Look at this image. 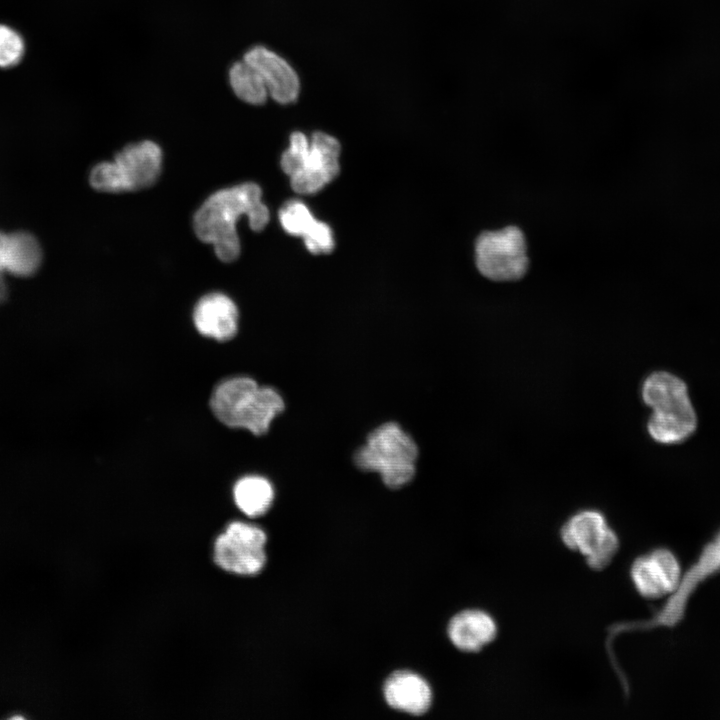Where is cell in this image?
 I'll use <instances>...</instances> for the list:
<instances>
[{
    "instance_id": "cell-1",
    "label": "cell",
    "mask_w": 720,
    "mask_h": 720,
    "mask_svg": "<svg viewBox=\"0 0 720 720\" xmlns=\"http://www.w3.org/2000/svg\"><path fill=\"white\" fill-rule=\"evenodd\" d=\"M261 189L255 183H243L212 194L198 209L193 226L197 237L214 246L217 257L232 262L240 254L236 223L242 215L250 227L261 231L269 221V210L262 203Z\"/></svg>"
},
{
    "instance_id": "cell-2",
    "label": "cell",
    "mask_w": 720,
    "mask_h": 720,
    "mask_svg": "<svg viewBox=\"0 0 720 720\" xmlns=\"http://www.w3.org/2000/svg\"><path fill=\"white\" fill-rule=\"evenodd\" d=\"M210 407L224 425L263 435L285 405L280 394L272 387H261L250 377L237 376L215 387Z\"/></svg>"
},
{
    "instance_id": "cell-3",
    "label": "cell",
    "mask_w": 720,
    "mask_h": 720,
    "mask_svg": "<svg viewBox=\"0 0 720 720\" xmlns=\"http://www.w3.org/2000/svg\"><path fill=\"white\" fill-rule=\"evenodd\" d=\"M642 398L653 411L647 428L655 441L680 443L695 431L696 413L679 377L665 371L650 374L643 382Z\"/></svg>"
},
{
    "instance_id": "cell-4",
    "label": "cell",
    "mask_w": 720,
    "mask_h": 720,
    "mask_svg": "<svg viewBox=\"0 0 720 720\" xmlns=\"http://www.w3.org/2000/svg\"><path fill=\"white\" fill-rule=\"evenodd\" d=\"M718 573H720V529L702 547L692 565L684 573L682 572L678 585L652 617L646 620L616 623L608 627L605 647L609 660L616 659L613 641L619 634L677 626L684 619L688 604L700 585Z\"/></svg>"
},
{
    "instance_id": "cell-5",
    "label": "cell",
    "mask_w": 720,
    "mask_h": 720,
    "mask_svg": "<svg viewBox=\"0 0 720 720\" xmlns=\"http://www.w3.org/2000/svg\"><path fill=\"white\" fill-rule=\"evenodd\" d=\"M417 445L398 424L389 422L373 430L356 452V465L377 472L390 488H400L415 475Z\"/></svg>"
},
{
    "instance_id": "cell-6",
    "label": "cell",
    "mask_w": 720,
    "mask_h": 720,
    "mask_svg": "<svg viewBox=\"0 0 720 720\" xmlns=\"http://www.w3.org/2000/svg\"><path fill=\"white\" fill-rule=\"evenodd\" d=\"M266 543L262 528L241 520L230 521L213 539L212 562L231 576H256L267 562Z\"/></svg>"
},
{
    "instance_id": "cell-7",
    "label": "cell",
    "mask_w": 720,
    "mask_h": 720,
    "mask_svg": "<svg viewBox=\"0 0 720 720\" xmlns=\"http://www.w3.org/2000/svg\"><path fill=\"white\" fill-rule=\"evenodd\" d=\"M475 263L480 274L488 280L521 279L529 265L523 232L516 226L482 232L475 242Z\"/></svg>"
},
{
    "instance_id": "cell-8",
    "label": "cell",
    "mask_w": 720,
    "mask_h": 720,
    "mask_svg": "<svg viewBox=\"0 0 720 720\" xmlns=\"http://www.w3.org/2000/svg\"><path fill=\"white\" fill-rule=\"evenodd\" d=\"M682 575L676 555L669 549L655 548L640 555L631 564L630 577L636 591L646 599L670 595Z\"/></svg>"
},
{
    "instance_id": "cell-9",
    "label": "cell",
    "mask_w": 720,
    "mask_h": 720,
    "mask_svg": "<svg viewBox=\"0 0 720 720\" xmlns=\"http://www.w3.org/2000/svg\"><path fill=\"white\" fill-rule=\"evenodd\" d=\"M340 144L332 136L316 132L303 167L290 176L291 186L300 194H313L331 182L339 172Z\"/></svg>"
},
{
    "instance_id": "cell-10",
    "label": "cell",
    "mask_w": 720,
    "mask_h": 720,
    "mask_svg": "<svg viewBox=\"0 0 720 720\" xmlns=\"http://www.w3.org/2000/svg\"><path fill=\"white\" fill-rule=\"evenodd\" d=\"M243 59L263 78L269 96L280 104H290L300 93V79L294 68L280 55L264 46L250 48Z\"/></svg>"
},
{
    "instance_id": "cell-11",
    "label": "cell",
    "mask_w": 720,
    "mask_h": 720,
    "mask_svg": "<svg viewBox=\"0 0 720 720\" xmlns=\"http://www.w3.org/2000/svg\"><path fill=\"white\" fill-rule=\"evenodd\" d=\"M123 181L125 191L147 188L154 184L161 170L162 152L152 141L130 144L113 161Z\"/></svg>"
},
{
    "instance_id": "cell-12",
    "label": "cell",
    "mask_w": 720,
    "mask_h": 720,
    "mask_svg": "<svg viewBox=\"0 0 720 720\" xmlns=\"http://www.w3.org/2000/svg\"><path fill=\"white\" fill-rule=\"evenodd\" d=\"M238 317L235 303L222 293L203 296L193 311V320L198 332L221 342L235 336Z\"/></svg>"
},
{
    "instance_id": "cell-13",
    "label": "cell",
    "mask_w": 720,
    "mask_h": 720,
    "mask_svg": "<svg viewBox=\"0 0 720 720\" xmlns=\"http://www.w3.org/2000/svg\"><path fill=\"white\" fill-rule=\"evenodd\" d=\"M447 633L457 649L466 653H477L495 641L498 625L488 612L467 609L451 618Z\"/></svg>"
},
{
    "instance_id": "cell-14",
    "label": "cell",
    "mask_w": 720,
    "mask_h": 720,
    "mask_svg": "<svg viewBox=\"0 0 720 720\" xmlns=\"http://www.w3.org/2000/svg\"><path fill=\"white\" fill-rule=\"evenodd\" d=\"M384 696L393 709L415 716L426 713L432 703V691L428 683L408 671L396 672L386 680Z\"/></svg>"
},
{
    "instance_id": "cell-15",
    "label": "cell",
    "mask_w": 720,
    "mask_h": 720,
    "mask_svg": "<svg viewBox=\"0 0 720 720\" xmlns=\"http://www.w3.org/2000/svg\"><path fill=\"white\" fill-rule=\"evenodd\" d=\"M610 526L597 510H582L572 515L560 529L562 543L585 557L604 537Z\"/></svg>"
},
{
    "instance_id": "cell-16",
    "label": "cell",
    "mask_w": 720,
    "mask_h": 720,
    "mask_svg": "<svg viewBox=\"0 0 720 720\" xmlns=\"http://www.w3.org/2000/svg\"><path fill=\"white\" fill-rule=\"evenodd\" d=\"M273 499V486L262 476L242 477L233 487V500L236 507L250 518L264 515L270 509Z\"/></svg>"
},
{
    "instance_id": "cell-17",
    "label": "cell",
    "mask_w": 720,
    "mask_h": 720,
    "mask_svg": "<svg viewBox=\"0 0 720 720\" xmlns=\"http://www.w3.org/2000/svg\"><path fill=\"white\" fill-rule=\"evenodd\" d=\"M228 76L230 86L240 100L252 105L266 102L269 92L263 78L244 59L231 66Z\"/></svg>"
},
{
    "instance_id": "cell-18",
    "label": "cell",
    "mask_w": 720,
    "mask_h": 720,
    "mask_svg": "<svg viewBox=\"0 0 720 720\" xmlns=\"http://www.w3.org/2000/svg\"><path fill=\"white\" fill-rule=\"evenodd\" d=\"M11 262L8 273L18 277L33 275L40 267L42 250L38 240L29 232L10 233Z\"/></svg>"
},
{
    "instance_id": "cell-19",
    "label": "cell",
    "mask_w": 720,
    "mask_h": 720,
    "mask_svg": "<svg viewBox=\"0 0 720 720\" xmlns=\"http://www.w3.org/2000/svg\"><path fill=\"white\" fill-rule=\"evenodd\" d=\"M279 220L288 234L303 236L315 218L303 202L290 200L280 209Z\"/></svg>"
},
{
    "instance_id": "cell-20",
    "label": "cell",
    "mask_w": 720,
    "mask_h": 720,
    "mask_svg": "<svg viewBox=\"0 0 720 720\" xmlns=\"http://www.w3.org/2000/svg\"><path fill=\"white\" fill-rule=\"evenodd\" d=\"M619 547V537L610 527L600 542L584 557L587 566L598 572L606 569L614 560Z\"/></svg>"
},
{
    "instance_id": "cell-21",
    "label": "cell",
    "mask_w": 720,
    "mask_h": 720,
    "mask_svg": "<svg viewBox=\"0 0 720 720\" xmlns=\"http://www.w3.org/2000/svg\"><path fill=\"white\" fill-rule=\"evenodd\" d=\"M310 150V142L305 134L294 132L290 137V146L283 153L281 158V167L289 176L297 173L304 165L308 152Z\"/></svg>"
},
{
    "instance_id": "cell-22",
    "label": "cell",
    "mask_w": 720,
    "mask_h": 720,
    "mask_svg": "<svg viewBox=\"0 0 720 720\" xmlns=\"http://www.w3.org/2000/svg\"><path fill=\"white\" fill-rule=\"evenodd\" d=\"M91 186L102 192H126L121 176L114 162H102L90 173Z\"/></svg>"
},
{
    "instance_id": "cell-23",
    "label": "cell",
    "mask_w": 720,
    "mask_h": 720,
    "mask_svg": "<svg viewBox=\"0 0 720 720\" xmlns=\"http://www.w3.org/2000/svg\"><path fill=\"white\" fill-rule=\"evenodd\" d=\"M24 53L21 36L8 26L0 24V67L16 65Z\"/></svg>"
},
{
    "instance_id": "cell-24",
    "label": "cell",
    "mask_w": 720,
    "mask_h": 720,
    "mask_svg": "<svg viewBox=\"0 0 720 720\" xmlns=\"http://www.w3.org/2000/svg\"><path fill=\"white\" fill-rule=\"evenodd\" d=\"M302 237L306 248L313 254H327L334 248L331 228L316 219Z\"/></svg>"
},
{
    "instance_id": "cell-25",
    "label": "cell",
    "mask_w": 720,
    "mask_h": 720,
    "mask_svg": "<svg viewBox=\"0 0 720 720\" xmlns=\"http://www.w3.org/2000/svg\"><path fill=\"white\" fill-rule=\"evenodd\" d=\"M11 261V240L10 233L0 231V276L8 273Z\"/></svg>"
},
{
    "instance_id": "cell-26",
    "label": "cell",
    "mask_w": 720,
    "mask_h": 720,
    "mask_svg": "<svg viewBox=\"0 0 720 720\" xmlns=\"http://www.w3.org/2000/svg\"><path fill=\"white\" fill-rule=\"evenodd\" d=\"M8 297V287L3 277L0 276V305L3 304Z\"/></svg>"
}]
</instances>
